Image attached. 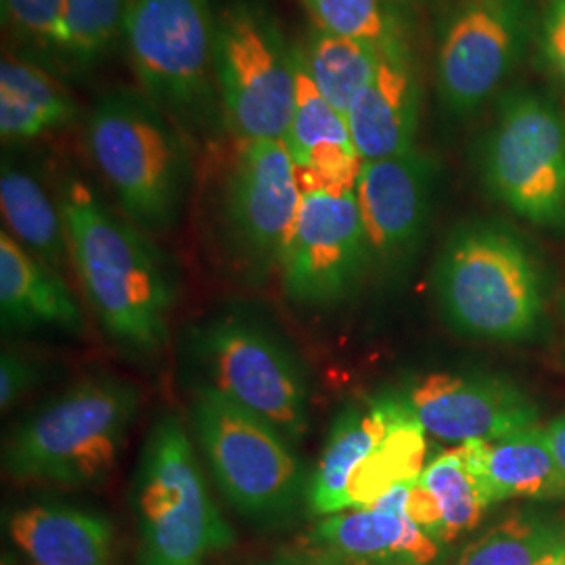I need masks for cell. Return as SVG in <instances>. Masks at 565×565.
Segmentation results:
<instances>
[{"instance_id": "1", "label": "cell", "mask_w": 565, "mask_h": 565, "mask_svg": "<svg viewBox=\"0 0 565 565\" xmlns=\"http://www.w3.org/2000/svg\"><path fill=\"white\" fill-rule=\"evenodd\" d=\"M60 205L70 258L103 331L132 356H158L177 300L160 249L78 177L61 184Z\"/></svg>"}, {"instance_id": "2", "label": "cell", "mask_w": 565, "mask_h": 565, "mask_svg": "<svg viewBox=\"0 0 565 565\" xmlns=\"http://www.w3.org/2000/svg\"><path fill=\"white\" fill-rule=\"evenodd\" d=\"M434 289L446 323L482 342H527L545 319L546 282L530 245L497 221L457 224L440 247Z\"/></svg>"}, {"instance_id": "3", "label": "cell", "mask_w": 565, "mask_h": 565, "mask_svg": "<svg viewBox=\"0 0 565 565\" xmlns=\"http://www.w3.org/2000/svg\"><path fill=\"white\" fill-rule=\"evenodd\" d=\"M84 141L130 223L166 231L179 221L193 141L142 90L102 95L86 116Z\"/></svg>"}, {"instance_id": "4", "label": "cell", "mask_w": 565, "mask_h": 565, "mask_svg": "<svg viewBox=\"0 0 565 565\" xmlns=\"http://www.w3.org/2000/svg\"><path fill=\"white\" fill-rule=\"evenodd\" d=\"M137 411L135 385L111 375L86 377L11 431L2 467L20 482L97 484L118 463Z\"/></svg>"}, {"instance_id": "5", "label": "cell", "mask_w": 565, "mask_h": 565, "mask_svg": "<svg viewBox=\"0 0 565 565\" xmlns=\"http://www.w3.org/2000/svg\"><path fill=\"white\" fill-rule=\"evenodd\" d=\"M210 0H130L124 51L142 90L191 141L226 132L214 72Z\"/></svg>"}, {"instance_id": "6", "label": "cell", "mask_w": 565, "mask_h": 565, "mask_svg": "<svg viewBox=\"0 0 565 565\" xmlns=\"http://www.w3.org/2000/svg\"><path fill=\"white\" fill-rule=\"evenodd\" d=\"M132 505L139 522V565H205L235 536L212 501L200 459L179 415L151 425L137 465Z\"/></svg>"}, {"instance_id": "7", "label": "cell", "mask_w": 565, "mask_h": 565, "mask_svg": "<svg viewBox=\"0 0 565 565\" xmlns=\"http://www.w3.org/2000/svg\"><path fill=\"white\" fill-rule=\"evenodd\" d=\"M478 170L494 202L530 224L565 231V111L536 88L499 97L478 145Z\"/></svg>"}, {"instance_id": "8", "label": "cell", "mask_w": 565, "mask_h": 565, "mask_svg": "<svg viewBox=\"0 0 565 565\" xmlns=\"http://www.w3.org/2000/svg\"><path fill=\"white\" fill-rule=\"evenodd\" d=\"M214 72L224 126L235 141L285 139L298 95V55L270 9L235 0L216 11Z\"/></svg>"}, {"instance_id": "9", "label": "cell", "mask_w": 565, "mask_h": 565, "mask_svg": "<svg viewBox=\"0 0 565 565\" xmlns=\"http://www.w3.org/2000/svg\"><path fill=\"white\" fill-rule=\"evenodd\" d=\"M186 354L198 385L258 415L300 445L308 429V382L296 354L260 321L218 315L195 324Z\"/></svg>"}, {"instance_id": "10", "label": "cell", "mask_w": 565, "mask_h": 565, "mask_svg": "<svg viewBox=\"0 0 565 565\" xmlns=\"http://www.w3.org/2000/svg\"><path fill=\"white\" fill-rule=\"evenodd\" d=\"M191 413L212 478L242 515L277 520L298 505L308 486L279 429L205 385H193Z\"/></svg>"}, {"instance_id": "11", "label": "cell", "mask_w": 565, "mask_h": 565, "mask_svg": "<svg viewBox=\"0 0 565 565\" xmlns=\"http://www.w3.org/2000/svg\"><path fill=\"white\" fill-rule=\"evenodd\" d=\"M302 203L298 168L282 141H237L218 193L228 258L254 282L281 268Z\"/></svg>"}, {"instance_id": "12", "label": "cell", "mask_w": 565, "mask_h": 565, "mask_svg": "<svg viewBox=\"0 0 565 565\" xmlns=\"http://www.w3.org/2000/svg\"><path fill=\"white\" fill-rule=\"evenodd\" d=\"M534 28L530 0H459L436 51L438 99L450 118L484 109L524 57Z\"/></svg>"}, {"instance_id": "13", "label": "cell", "mask_w": 565, "mask_h": 565, "mask_svg": "<svg viewBox=\"0 0 565 565\" xmlns=\"http://www.w3.org/2000/svg\"><path fill=\"white\" fill-rule=\"evenodd\" d=\"M373 266L354 191H302V203L285 245V296L308 308L342 302Z\"/></svg>"}, {"instance_id": "14", "label": "cell", "mask_w": 565, "mask_h": 565, "mask_svg": "<svg viewBox=\"0 0 565 565\" xmlns=\"http://www.w3.org/2000/svg\"><path fill=\"white\" fill-rule=\"evenodd\" d=\"M404 401L425 434L450 443H490L539 425V406L518 385L486 373H429Z\"/></svg>"}, {"instance_id": "15", "label": "cell", "mask_w": 565, "mask_h": 565, "mask_svg": "<svg viewBox=\"0 0 565 565\" xmlns=\"http://www.w3.org/2000/svg\"><path fill=\"white\" fill-rule=\"evenodd\" d=\"M438 163L419 149L363 162L356 181L373 266L396 273L415 258L429 224Z\"/></svg>"}, {"instance_id": "16", "label": "cell", "mask_w": 565, "mask_h": 565, "mask_svg": "<svg viewBox=\"0 0 565 565\" xmlns=\"http://www.w3.org/2000/svg\"><path fill=\"white\" fill-rule=\"evenodd\" d=\"M408 484L377 503L324 515L308 534L317 565H431L440 545L406 513Z\"/></svg>"}, {"instance_id": "17", "label": "cell", "mask_w": 565, "mask_h": 565, "mask_svg": "<svg viewBox=\"0 0 565 565\" xmlns=\"http://www.w3.org/2000/svg\"><path fill=\"white\" fill-rule=\"evenodd\" d=\"M422 105L424 84L411 42L387 49L373 81L345 114L363 162L396 158L417 149Z\"/></svg>"}, {"instance_id": "18", "label": "cell", "mask_w": 565, "mask_h": 565, "mask_svg": "<svg viewBox=\"0 0 565 565\" xmlns=\"http://www.w3.org/2000/svg\"><path fill=\"white\" fill-rule=\"evenodd\" d=\"M282 142L298 168L302 191L345 193L356 189L363 158L352 141L348 120L312 84L300 55L298 95Z\"/></svg>"}, {"instance_id": "19", "label": "cell", "mask_w": 565, "mask_h": 565, "mask_svg": "<svg viewBox=\"0 0 565 565\" xmlns=\"http://www.w3.org/2000/svg\"><path fill=\"white\" fill-rule=\"evenodd\" d=\"M403 404V394H382L350 404L335 417L306 488L315 515L324 518L350 509L348 484L352 476L382 445Z\"/></svg>"}, {"instance_id": "20", "label": "cell", "mask_w": 565, "mask_h": 565, "mask_svg": "<svg viewBox=\"0 0 565 565\" xmlns=\"http://www.w3.org/2000/svg\"><path fill=\"white\" fill-rule=\"evenodd\" d=\"M465 461L486 503L509 499H562L565 480L546 427H527L490 443H467Z\"/></svg>"}, {"instance_id": "21", "label": "cell", "mask_w": 565, "mask_h": 565, "mask_svg": "<svg viewBox=\"0 0 565 565\" xmlns=\"http://www.w3.org/2000/svg\"><path fill=\"white\" fill-rule=\"evenodd\" d=\"M0 312L4 329L53 327L78 333L81 306L60 270L28 252L11 233H0Z\"/></svg>"}, {"instance_id": "22", "label": "cell", "mask_w": 565, "mask_h": 565, "mask_svg": "<svg viewBox=\"0 0 565 565\" xmlns=\"http://www.w3.org/2000/svg\"><path fill=\"white\" fill-rule=\"evenodd\" d=\"M81 107L57 72L20 51L0 63V137L9 145L41 139L78 118Z\"/></svg>"}, {"instance_id": "23", "label": "cell", "mask_w": 565, "mask_h": 565, "mask_svg": "<svg viewBox=\"0 0 565 565\" xmlns=\"http://www.w3.org/2000/svg\"><path fill=\"white\" fill-rule=\"evenodd\" d=\"M9 532L34 565H109L114 530L107 518L93 511L25 507L11 518Z\"/></svg>"}, {"instance_id": "24", "label": "cell", "mask_w": 565, "mask_h": 565, "mask_svg": "<svg viewBox=\"0 0 565 565\" xmlns=\"http://www.w3.org/2000/svg\"><path fill=\"white\" fill-rule=\"evenodd\" d=\"M484 494L465 461L463 446L440 452L408 484L406 513L438 545L457 541L482 522Z\"/></svg>"}, {"instance_id": "25", "label": "cell", "mask_w": 565, "mask_h": 565, "mask_svg": "<svg viewBox=\"0 0 565 565\" xmlns=\"http://www.w3.org/2000/svg\"><path fill=\"white\" fill-rule=\"evenodd\" d=\"M0 205L9 233L42 263L61 270L70 258L67 231L55 202L42 182L11 160H2Z\"/></svg>"}, {"instance_id": "26", "label": "cell", "mask_w": 565, "mask_h": 565, "mask_svg": "<svg viewBox=\"0 0 565 565\" xmlns=\"http://www.w3.org/2000/svg\"><path fill=\"white\" fill-rule=\"evenodd\" d=\"M130 0H65L51 67L61 78H84L124 39Z\"/></svg>"}, {"instance_id": "27", "label": "cell", "mask_w": 565, "mask_h": 565, "mask_svg": "<svg viewBox=\"0 0 565 565\" xmlns=\"http://www.w3.org/2000/svg\"><path fill=\"white\" fill-rule=\"evenodd\" d=\"M296 44L310 81L343 116L373 81L384 55L373 44L324 32L315 23L306 30L303 41Z\"/></svg>"}, {"instance_id": "28", "label": "cell", "mask_w": 565, "mask_h": 565, "mask_svg": "<svg viewBox=\"0 0 565 565\" xmlns=\"http://www.w3.org/2000/svg\"><path fill=\"white\" fill-rule=\"evenodd\" d=\"M425 436L424 425L404 401L382 445L352 476L348 484L350 509L373 505L396 486L415 482L424 471L427 457Z\"/></svg>"}, {"instance_id": "29", "label": "cell", "mask_w": 565, "mask_h": 565, "mask_svg": "<svg viewBox=\"0 0 565 565\" xmlns=\"http://www.w3.org/2000/svg\"><path fill=\"white\" fill-rule=\"evenodd\" d=\"M562 551L565 522L539 513H515L469 543L446 565H541Z\"/></svg>"}, {"instance_id": "30", "label": "cell", "mask_w": 565, "mask_h": 565, "mask_svg": "<svg viewBox=\"0 0 565 565\" xmlns=\"http://www.w3.org/2000/svg\"><path fill=\"white\" fill-rule=\"evenodd\" d=\"M315 25L387 51L408 42L396 0H302Z\"/></svg>"}, {"instance_id": "31", "label": "cell", "mask_w": 565, "mask_h": 565, "mask_svg": "<svg viewBox=\"0 0 565 565\" xmlns=\"http://www.w3.org/2000/svg\"><path fill=\"white\" fill-rule=\"evenodd\" d=\"M63 4L65 0H0L2 28L13 51L51 67Z\"/></svg>"}, {"instance_id": "32", "label": "cell", "mask_w": 565, "mask_h": 565, "mask_svg": "<svg viewBox=\"0 0 565 565\" xmlns=\"http://www.w3.org/2000/svg\"><path fill=\"white\" fill-rule=\"evenodd\" d=\"M539 55L548 76L565 90V0H548L536 28Z\"/></svg>"}, {"instance_id": "33", "label": "cell", "mask_w": 565, "mask_h": 565, "mask_svg": "<svg viewBox=\"0 0 565 565\" xmlns=\"http://www.w3.org/2000/svg\"><path fill=\"white\" fill-rule=\"evenodd\" d=\"M39 382V369L21 352L4 350L0 356V404L11 408Z\"/></svg>"}, {"instance_id": "34", "label": "cell", "mask_w": 565, "mask_h": 565, "mask_svg": "<svg viewBox=\"0 0 565 565\" xmlns=\"http://www.w3.org/2000/svg\"><path fill=\"white\" fill-rule=\"evenodd\" d=\"M546 436H548V443L555 452V459L559 463L565 480V415L557 417L553 424L546 427Z\"/></svg>"}, {"instance_id": "35", "label": "cell", "mask_w": 565, "mask_h": 565, "mask_svg": "<svg viewBox=\"0 0 565 565\" xmlns=\"http://www.w3.org/2000/svg\"><path fill=\"white\" fill-rule=\"evenodd\" d=\"M541 565H565V551L557 553V555H553V557H548V559L543 562Z\"/></svg>"}, {"instance_id": "36", "label": "cell", "mask_w": 565, "mask_h": 565, "mask_svg": "<svg viewBox=\"0 0 565 565\" xmlns=\"http://www.w3.org/2000/svg\"><path fill=\"white\" fill-rule=\"evenodd\" d=\"M266 565H303V564H287V562H279V564H266Z\"/></svg>"}, {"instance_id": "37", "label": "cell", "mask_w": 565, "mask_h": 565, "mask_svg": "<svg viewBox=\"0 0 565 565\" xmlns=\"http://www.w3.org/2000/svg\"><path fill=\"white\" fill-rule=\"evenodd\" d=\"M2 565H13V564H9V562H7V559H2Z\"/></svg>"}, {"instance_id": "38", "label": "cell", "mask_w": 565, "mask_h": 565, "mask_svg": "<svg viewBox=\"0 0 565 565\" xmlns=\"http://www.w3.org/2000/svg\"><path fill=\"white\" fill-rule=\"evenodd\" d=\"M396 2H401V0H396Z\"/></svg>"}]
</instances>
